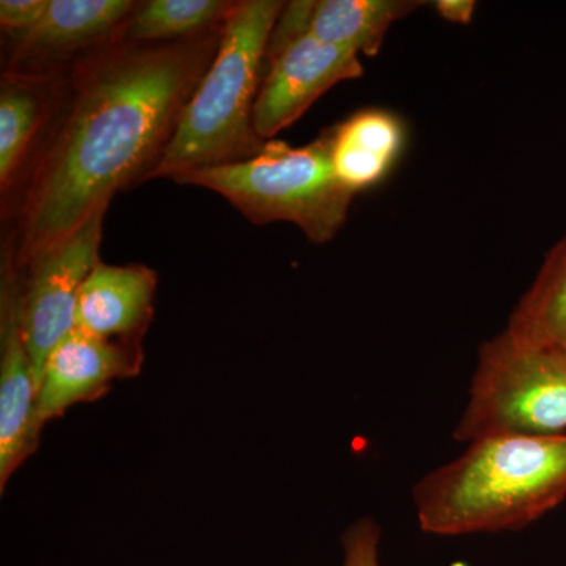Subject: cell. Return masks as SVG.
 I'll list each match as a JSON object with an SVG mask.
<instances>
[{
	"label": "cell",
	"instance_id": "6da1fadb",
	"mask_svg": "<svg viewBox=\"0 0 566 566\" xmlns=\"http://www.w3.org/2000/svg\"><path fill=\"white\" fill-rule=\"evenodd\" d=\"M221 32L126 44L81 69L70 109L25 196L13 255L18 268L109 207L115 192L148 180L218 51Z\"/></svg>",
	"mask_w": 566,
	"mask_h": 566
},
{
	"label": "cell",
	"instance_id": "7a4b0ae2",
	"mask_svg": "<svg viewBox=\"0 0 566 566\" xmlns=\"http://www.w3.org/2000/svg\"><path fill=\"white\" fill-rule=\"evenodd\" d=\"M422 532L464 536L520 531L566 501V434L490 436L412 490Z\"/></svg>",
	"mask_w": 566,
	"mask_h": 566
},
{
	"label": "cell",
	"instance_id": "3957f363",
	"mask_svg": "<svg viewBox=\"0 0 566 566\" xmlns=\"http://www.w3.org/2000/svg\"><path fill=\"white\" fill-rule=\"evenodd\" d=\"M283 6L281 0L234 2L218 51L148 180H175L259 155L264 140L253 126V107L262 87L268 41Z\"/></svg>",
	"mask_w": 566,
	"mask_h": 566
},
{
	"label": "cell",
	"instance_id": "277c9868",
	"mask_svg": "<svg viewBox=\"0 0 566 566\" xmlns=\"http://www.w3.org/2000/svg\"><path fill=\"white\" fill-rule=\"evenodd\" d=\"M174 181L221 193L259 226L292 222L315 244L334 240L356 196L335 175L327 129L303 147L270 140L251 159L210 167Z\"/></svg>",
	"mask_w": 566,
	"mask_h": 566
},
{
	"label": "cell",
	"instance_id": "5b68a950",
	"mask_svg": "<svg viewBox=\"0 0 566 566\" xmlns=\"http://www.w3.org/2000/svg\"><path fill=\"white\" fill-rule=\"evenodd\" d=\"M566 434V346L527 348L505 333L480 346L453 438Z\"/></svg>",
	"mask_w": 566,
	"mask_h": 566
},
{
	"label": "cell",
	"instance_id": "8992f818",
	"mask_svg": "<svg viewBox=\"0 0 566 566\" xmlns=\"http://www.w3.org/2000/svg\"><path fill=\"white\" fill-rule=\"evenodd\" d=\"M107 208L96 211L69 237L50 245L20 270L21 324L40 382L44 360L76 329L77 297L92 268L99 262Z\"/></svg>",
	"mask_w": 566,
	"mask_h": 566
},
{
	"label": "cell",
	"instance_id": "52a82bcc",
	"mask_svg": "<svg viewBox=\"0 0 566 566\" xmlns=\"http://www.w3.org/2000/svg\"><path fill=\"white\" fill-rule=\"evenodd\" d=\"M39 382L21 324V275L9 255L0 282V490L40 444Z\"/></svg>",
	"mask_w": 566,
	"mask_h": 566
},
{
	"label": "cell",
	"instance_id": "ba28073f",
	"mask_svg": "<svg viewBox=\"0 0 566 566\" xmlns=\"http://www.w3.org/2000/svg\"><path fill=\"white\" fill-rule=\"evenodd\" d=\"M264 70L253 107V126L263 140H273L275 134L300 120L334 85L364 73L359 55L311 35L290 43L264 62Z\"/></svg>",
	"mask_w": 566,
	"mask_h": 566
},
{
	"label": "cell",
	"instance_id": "9c48e42d",
	"mask_svg": "<svg viewBox=\"0 0 566 566\" xmlns=\"http://www.w3.org/2000/svg\"><path fill=\"white\" fill-rule=\"evenodd\" d=\"M142 344L112 342L74 329L44 360L39 382L41 427L73 406L96 401L118 379L140 374Z\"/></svg>",
	"mask_w": 566,
	"mask_h": 566
},
{
	"label": "cell",
	"instance_id": "30bf717a",
	"mask_svg": "<svg viewBox=\"0 0 566 566\" xmlns=\"http://www.w3.org/2000/svg\"><path fill=\"white\" fill-rule=\"evenodd\" d=\"M156 289L158 277L150 268L99 260L82 283L76 329L104 340L140 344L151 323Z\"/></svg>",
	"mask_w": 566,
	"mask_h": 566
},
{
	"label": "cell",
	"instance_id": "8fae6325",
	"mask_svg": "<svg viewBox=\"0 0 566 566\" xmlns=\"http://www.w3.org/2000/svg\"><path fill=\"white\" fill-rule=\"evenodd\" d=\"M327 133L335 175L354 193L385 181L406 145L403 120L382 107L354 112Z\"/></svg>",
	"mask_w": 566,
	"mask_h": 566
},
{
	"label": "cell",
	"instance_id": "7c38bea8",
	"mask_svg": "<svg viewBox=\"0 0 566 566\" xmlns=\"http://www.w3.org/2000/svg\"><path fill=\"white\" fill-rule=\"evenodd\" d=\"M422 6V0H311L305 35L375 57L395 22Z\"/></svg>",
	"mask_w": 566,
	"mask_h": 566
},
{
	"label": "cell",
	"instance_id": "4fadbf2b",
	"mask_svg": "<svg viewBox=\"0 0 566 566\" xmlns=\"http://www.w3.org/2000/svg\"><path fill=\"white\" fill-rule=\"evenodd\" d=\"M136 10L129 0H50L39 24L22 35L25 59L52 57L106 39Z\"/></svg>",
	"mask_w": 566,
	"mask_h": 566
},
{
	"label": "cell",
	"instance_id": "5bb4252c",
	"mask_svg": "<svg viewBox=\"0 0 566 566\" xmlns=\"http://www.w3.org/2000/svg\"><path fill=\"white\" fill-rule=\"evenodd\" d=\"M504 333L527 348L566 346V237L547 252Z\"/></svg>",
	"mask_w": 566,
	"mask_h": 566
},
{
	"label": "cell",
	"instance_id": "9a60e30c",
	"mask_svg": "<svg viewBox=\"0 0 566 566\" xmlns=\"http://www.w3.org/2000/svg\"><path fill=\"white\" fill-rule=\"evenodd\" d=\"M233 7L223 0H150L134 10L128 36L136 43L199 39L222 28Z\"/></svg>",
	"mask_w": 566,
	"mask_h": 566
},
{
	"label": "cell",
	"instance_id": "2e32d148",
	"mask_svg": "<svg viewBox=\"0 0 566 566\" xmlns=\"http://www.w3.org/2000/svg\"><path fill=\"white\" fill-rule=\"evenodd\" d=\"M43 114L40 93L32 82L9 80L0 92V182L6 192L39 132Z\"/></svg>",
	"mask_w": 566,
	"mask_h": 566
},
{
	"label": "cell",
	"instance_id": "e0dca14e",
	"mask_svg": "<svg viewBox=\"0 0 566 566\" xmlns=\"http://www.w3.org/2000/svg\"><path fill=\"white\" fill-rule=\"evenodd\" d=\"M381 527L374 517L365 516L353 523L342 535L344 547V566H381L379 565V543Z\"/></svg>",
	"mask_w": 566,
	"mask_h": 566
},
{
	"label": "cell",
	"instance_id": "ac0fdd59",
	"mask_svg": "<svg viewBox=\"0 0 566 566\" xmlns=\"http://www.w3.org/2000/svg\"><path fill=\"white\" fill-rule=\"evenodd\" d=\"M50 0H2L0 2V24L9 31H32L46 13Z\"/></svg>",
	"mask_w": 566,
	"mask_h": 566
},
{
	"label": "cell",
	"instance_id": "d6986e66",
	"mask_svg": "<svg viewBox=\"0 0 566 566\" xmlns=\"http://www.w3.org/2000/svg\"><path fill=\"white\" fill-rule=\"evenodd\" d=\"M434 6L442 20L469 24L474 18L476 3L472 0H438Z\"/></svg>",
	"mask_w": 566,
	"mask_h": 566
}]
</instances>
